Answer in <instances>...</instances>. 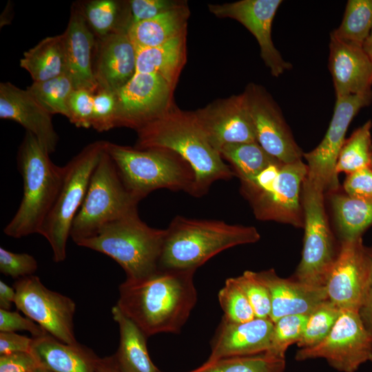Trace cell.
<instances>
[{"instance_id":"cell-1","label":"cell","mask_w":372,"mask_h":372,"mask_svg":"<svg viewBox=\"0 0 372 372\" xmlns=\"http://www.w3.org/2000/svg\"><path fill=\"white\" fill-rule=\"evenodd\" d=\"M195 271L159 269L141 280H125L116 306L147 338L179 333L197 302Z\"/></svg>"},{"instance_id":"cell-2","label":"cell","mask_w":372,"mask_h":372,"mask_svg":"<svg viewBox=\"0 0 372 372\" xmlns=\"http://www.w3.org/2000/svg\"><path fill=\"white\" fill-rule=\"evenodd\" d=\"M136 132L135 148L168 149L189 164L195 175L190 193L193 196L200 197L214 182L229 180L234 176L231 167L209 142L194 112L182 111L174 105Z\"/></svg>"},{"instance_id":"cell-3","label":"cell","mask_w":372,"mask_h":372,"mask_svg":"<svg viewBox=\"0 0 372 372\" xmlns=\"http://www.w3.org/2000/svg\"><path fill=\"white\" fill-rule=\"evenodd\" d=\"M165 229L159 260V269L164 270L196 271L220 252L260 238L254 227L180 216L175 217Z\"/></svg>"},{"instance_id":"cell-4","label":"cell","mask_w":372,"mask_h":372,"mask_svg":"<svg viewBox=\"0 0 372 372\" xmlns=\"http://www.w3.org/2000/svg\"><path fill=\"white\" fill-rule=\"evenodd\" d=\"M36 137L25 132L17 154L23 178V197L14 216L3 229L10 237L40 234L60 189L64 167L55 165Z\"/></svg>"},{"instance_id":"cell-5","label":"cell","mask_w":372,"mask_h":372,"mask_svg":"<svg viewBox=\"0 0 372 372\" xmlns=\"http://www.w3.org/2000/svg\"><path fill=\"white\" fill-rule=\"evenodd\" d=\"M165 234L166 229L148 226L135 211L76 245L107 255L121 265L126 280L138 281L159 270Z\"/></svg>"},{"instance_id":"cell-6","label":"cell","mask_w":372,"mask_h":372,"mask_svg":"<svg viewBox=\"0 0 372 372\" xmlns=\"http://www.w3.org/2000/svg\"><path fill=\"white\" fill-rule=\"evenodd\" d=\"M105 150L126 189L138 200L161 188L190 194L194 172L177 154L165 149H138L107 141Z\"/></svg>"},{"instance_id":"cell-7","label":"cell","mask_w":372,"mask_h":372,"mask_svg":"<svg viewBox=\"0 0 372 372\" xmlns=\"http://www.w3.org/2000/svg\"><path fill=\"white\" fill-rule=\"evenodd\" d=\"M107 141H96L64 167L62 183L40 234L50 243L54 262L66 258L67 242L74 219L85 198L92 173L105 149Z\"/></svg>"},{"instance_id":"cell-8","label":"cell","mask_w":372,"mask_h":372,"mask_svg":"<svg viewBox=\"0 0 372 372\" xmlns=\"http://www.w3.org/2000/svg\"><path fill=\"white\" fill-rule=\"evenodd\" d=\"M138 202L126 189L105 149L72 223L71 238L77 244L93 236L108 223L137 211Z\"/></svg>"},{"instance_id":"cell-9","label":"cell","mask_w":372,"mask_h":372,"mask_svg":"<svg viewBox=\"0 0 372 372\" xmlns=\"http://www.w3.org/2000/svg\"><path fill=\"white\" fill-rule=\"evenodd\" d=\"M301 190L304 236L293 278L313 288H326L337 255L324 209V192L307 176Z\"/></svg>"},{"instance_id":"cell-10","label":"cell","mask_w":372,"mask_h":372,"mask_svg":"<svg viewBox=\"0 0 372 372\" xmlns=\"http://www.w3.org/2000/svg\"><path fill=\"white\" fill-rule=\"evenodd\" d=\"M296 360L323 358L340 372H355L372 362V336L366 330L358 311L341 309L329 335L318 344L300 349Z\"/></svg>"},{"instance_id":"cell-11","label":"cell","mask_w":372,"mask_h":372,"mask_svg":"<svg viewBox=\"0 0 372 372\" xmlns=\"http://www.w3.org/2000/svg\"><path fill=\"white\" fill-rule=\"evenodd\" d=\"M14 305L59 340L74 344L75 302L69 297L48 289L37 276L23 277L15 281Z\"/></svg>"},{"instance_id":"cell-12","label":"cell","mask_w":372,"mask_h":372,"mask_svg":"<svg viewBox=\"0 0 372 372\" xmlns=\"http://www.w3.org/2000/svg\"><path fill=\"white\" fill-rule=\"evenodd\" d=\"M372 101V93L336 99L333 114L320 143L312 151L303 153L307 161V176L324 192L335 193L339 187L335 165L345 142L348 127L358 112Z\"/></svg>"},{"instance_id":"cell-13","label":"cell","mask_w":372,"mask_h":372,"mask_svg":"<svg viewBox=\"0 0 372 372\" xmlns=\"http://www.w3.org/2000/svg\"><path fill=\"white\" fill-rule=\"evenodd\" d=\"M173 87L155 73L136 72L115 92L116 127L138 129L174 106Z\"/></svg>"},{"instance_id":"cell-14","label":"cell","mask_w":372,"mask_h":372,"mask_svg":"<svg viewBox=\"0 0 372 372\" xmlns=\"http://www.w3.org/2000/svg\"><path fill=\"white\" fill-rule=\"evenodd\" d=\"M372 285V262L362 236L342 239L329 274L328 298L340 309L358 311Z\"/></svg>"},{"instance_id":"cell-15","label":"cell","mask_w":372,"mask_h":372,"mask_svg":"<svg viewBox=\"0 0 372 372\" xmlns=\"http://www.w3.org/2000/svg\"><path fill=\"white\" fill-rule=\"evenodd\" d=\"M307 172V165L301 159L283 164L268 189L245 195L256 218L304 227L300 194Z\"/></svg>"},{"instance_id":"cell-16","label":"cell","mask_w":372,"mask_h":372,"mask_svg":"<svg viewBox=\"0 0 372 372\" xmlns=\"http://www.w3.org/2000/svg\"><path fill=\"white\" fill-rule=\"evenodd\" d=\"M246 94L257 143L284 164L300 160L303 153L296 143L276 103L265 89L251 83Z\"/></svg>"},{"instance_id":"cell-17","label":"cell","mask_w":372,"mask_h":372,"mask_svg":"<svg viewBox=\"0 0 372 372\" xmlns=\"http://www.w3.org/2000/svg\"><path fill=\"white\" fill-rule=\"evenodd\" d=\"M281 0H241L223 4H209L211 13L220 18L234 19L243 25L256 39L260 56L273 76L292 68L283 59L271 39L273 18Z\"/></svg>"},{"instance_id":"cell-18","label":"cell","mask_w":372,"mask_h":372,"mask_svg":"<svg viewBox=\"0 0 372 372\" xmlns=\"http://www.w3.org/2000/svg\"><path fill=\"white\" fill-rule=\"evenodd\" d=\"M194 114L218 152L227 144L257 142L245 92L214 101Z\"/></svg>"},{"instance_id":"cell-19","label":"cell","mask_w":372,"mask_h":372,"mask_svg":"<svg viewBox=\"0 0 372 372\" xmlns=\"http://www.w3.org/2000/svg\"><path fill=\"white\" fill-rule=\"evenodd\" d=\"M0 118L19 123L33 134L49 154L55 152L59 136L52 114L27 90L10 82L0 83Z\"/></svg>"},{"instance_id":"cell-20","label":"cell","mask_w":372,"mask_h":372,"mask_svg":"<svg viewBox=\"0 0 372 372\" xmlns=\"http://www.w3.org/2000/svg\"><path fill=\"white\" fill-rule=\"evenodd\" d=\"M329 68L336 99L372 93V59L363 46L330 35Z\"/></svg>"},{"instance_id":"cell-21","label":"cell","mask_w":372,"mask_h":372,"mask_svg":"<svg viewBox=\"0 0 372 372\" xmlns=\"http://www.w3.org/2000/svg\"><path fill=\"white\" fill-rule=\"evenodd\" d=\"M136 57L127 30L98 38L94 74L99 88L116 92L125 85L136 72Z\"/></svg>"},{"instance_id":"cell-22","label":"cell","mask_w":372,"mask_h":372,"mask_svg":"<svg viewBox=\"0 0 372 372\" xmlns=\"http://www.w3.org/2000/svg\"><path fill=\"white\" fill-rule=\"evenodd\" d=\"M274 322L255 318L245 322L231 321L224 316L211 341L208 360L246 356L266 352L270 345Z\"/></svg>"},{"instance_id":"cell-23","label":"cell","mask_w":372,"mask_h":372,"mask_svg":"<svg viewBox=\"0 0 372 372\" xmlns=\"http://www.w3.org/2000/svg\"><path fill=\"white\" fill-rule=\"evenodd\" d=\"M63 36L66 74L74 88L86 89L94 93L99 88L93 62L96 40L76 3L72 7Z\"/></svg>"},{"instance_id":"cell-24","label":"cell","mask_w":372,"mask_h":372,"mask_svg":"<svg viewBox=\"0 0 372 372\" xmlns=\"http://www.w3.org/2000/svg\"><path fill=\"white\" fill-rule=\"evenodd\" d=\"M255 274L269 290L271 303L269 318L273 322L288 315H309L329 299L326 288H313L293 278H280L273 269Z\"/></svg>"},{"instance_id":"cell-25","label":"cell","mask_w":372,"mask_h":372,"mask_svg":"<svg viewBox=\"0 0 372 372\" xmlns=\"http://www.w3.org/2000/svg\"><path fill=\"white\" fill-rule=\"evenodd\" d=\"M31 353L51 372H96L100 358L79 342L67 344L49 333L32 338Z\"/></svg>"},{"instance_id":"cell-26","label":"cell","mask_w":372,"mask_h":372,"mask_svg":"<svg viewBox=\"0 0 372 372\" xmlns=\"http://www.w3.org/2000/svg\"><path fill=\"white\" fill-rule=\"evenodd\" d=\"M189 10L185 2L152 19L130 23L128 35L136 50L154 48L186 32Z\"/></svg>"},{"instance_id":"cell-27","label":"cell","mask_w":372,"mask_h":372,"mask_svg":"<svg viewBox=\"0 0 372 372\" xmlns=\"http://www.w3.org/2000/svg\"><path fill=\"white\" fill-rule=\"evenodd\" d=\"M112 314L119 329V344L113 355L121 372H161L150 359L146 335L116 305Z\"/></svg>"},{"instance_id":"cell-28","label":"cell","mask_w":372,"mask_h":372,"mask_svg":"<svg viewBox=\"0 0 372 372\" xmlns=\"http://www.w3.org/2000/svg\"><path fill=\"white\" fill-rule=\"evenodd\" d=\"M186 62V32L156 47L137 50L136 72L155 73L176 87Z\"/></svg>"},{"instance_id":"cell-29","label":"cell","mask_w":372,"mask_h":372,"mask_svg":"<svg viewBox=\"0 0 372 372\" xmlns=\"http://www.w3.org/2000/svg\"><path fill=\"white\" fill-rule=\"evenodd\" d=\"M19 65L30 74L33 82L66 74L63 34L45 37L24 52Z\"/></svg>"},{"instance_id":"cell-30","label":"cell","mask_w":372,"mask_h":372,"mask_svg":"<svg viewBox=\"0 0 372 372\" xmlns=\"http://www.w3.org/2000/svg\"><path fill=\"white\" fill-rule=\"evenodd\" d=\"M330 201L342 239L362 236L372 225V198H358L333 193Z\"/></svg>"},{"instance_id":"cell-31","label":"cell","mask_w":372,"mask_h":372,"mask_svg":"<svg viewBox=\"0 0 372 372\" xmlns=\"http://www.w3.org/2000/svg\"><path fill=\"white\" fill-rule=\"evenodd\" d=\"M218 152L223 160L230 163L240 181L251 180L271 165L280 162L257 142L227 144Z\"/></svg>"},{"instance_id":"cell-32","label":"cell","mask_w":372,"mask_h":372,"mask_svg":"<svg viewBox=\"0 0 372 372\" xmlns=\"http://www.w3.org/2000/svg\"><path fill=\"white\" fill-rule=\"evenodd\" d=\"M77 6L91 30L98 38L127 30L131 22V16L124 17L121 1L92 0Z\"/></svg>"},{"instance_id":"cell-33","label":"cell","mask_w":372,"mask_h":372,"mask_svg":"<svg viewBox=\"0 0 372 372\" xmlns=\"http://www.w3.org/2000/svg\"><path fill=\"white\" fill-rule=\"evenodd\" d=\"M372 31V0H349L340 26L331 35L363 46Z\"/></svg>"},{"instance_id":"cell-34","label":"cell","mask_w":372,"mask_h":372,"mask_svg":"<svg viewBox=\"0 0 372 372\" xmlns=\"http://www.w3.org/2000/svg\"><path fill=\"white\" fill-rule=\"evenodd\" d=\"M285 367V359L276 358L265 352L207 360L200 366L187 372H284Z\"/></svg>"},{"instance_id":"cell-35","label":"cell","mask_w":372,"mask_h":372,"mask_svg":"<svg viewBox=\"0 0 372 372\" xmlns=\"http://www.w3.org/2000/svg\"><path fill=\"white\" fill-rule=\"evenodd\" d=\"M372 122L367 121L347 139L339 153L335 171L347 174L371 165Z\"/></svg>"},{"instance_id":"cell-36","label":"cell","mask_w":372,"mask_h":372,"mask_svg":"<svg viewBox=\"0 0 372 372\" xmlns=\"http://www.w3.org/2000/svg\"><path fill=\"white\" fill-rule=\"evenodd\" d=\"M26 90L50 114H59L68 117V100L74 88L67 74L33 82Z\"/></svg>"},{"instance_id":"cell-37","label":"cell","mask_w":372,"mask_h":372,"mask_svg":"<svg viewBox=\"0 0 372 372\" xmlns=\"http://www.w3.org/2000/svg\"><path fill=\"white\" fill-rule=\"evenodd\" d=\"M340 311L329 299L318 306L308 315L303 333L297 343L298 347H311L322 341L331 331Z\"/></svg>"},{"instance_id":"cell-38","label":"cell","mask_w":372,"mask_h":372,"mask_svg":"<svg viewBox=\"0 0 372 372\" xmlns=\"http://www.w3.org/2000/svg\"><path fill=\"white\" fill-rule=\"evenodd\" d=\"M307 317L308 315H288L276 321L266 353L276 358L285 359L288 347L300 340Z\"/></svg>"},{"instance_id":"cell-39","label":"cell","mask_w":372,"mask_h":372,"mask_svg":"<svg viewBox=\"0 0 372 372\" xmlns=\"http://www.w3.org/2000/svg\"><path fill=\"white\" fill-rule=\"evenodd\" d=\"M218 298L225 318L233 322H245L256 318L249 300L234 278L226 280L218 292Z\"/></svg>"},{"instance_id":"cell-40","label":"cell","mask_w":372,"mask_h":372,"mask_svg":"<svg viewBox=\"0 0 372 372\" xmlns=\"http://www.w3.org/2000/svg\"><path fill=\"white\" fill-rule=\"evenodd\" d=\"M249 300L256 318H269L271 303L267 288L256 278L255 272L245 271L234 278Z\"/></svg>"},{"instance_id":"cell-41","label":"cell","mask_w":372,"mask_h":372,"mask_svg":"<svg viewBox=\"0 0 372 372\" xmlns=\"http://www.w3.org/2000/svg\"><path fill=\"white\" fill-rule=\"evenodd\" d=\"M116 127L115 92L98 88L94 94L92 127L102 132Z\"/></svg>"},{"instance_id":"cell-42","label":"cell","mask_w":372,"mask_h":372,"mask_svg":"<svg viewBox=\"0 0 372 372\" xmlns=\"http://www.w3.org/2000/svg\"><path fill=\"white\" fill-rule=\"evenodd\" d=\"M94 94L86 89H74L70 96L68 118L77 127H92Z\"/></svg>"},{"instance_id":"cell-43","label":"cell","mask_w":372,"mask_h":372,"mask_svg":"<svg viewBox=\"0 0 372 372\" xmlns=\"http://www.w3.org/2000/svg\"><path fill=\"white\" fill-rule=\"evenodd\" d=\"M37 269V261L32 255L0 248V271L5 276L19 279L33 275Z\"/></svg>"},{"instance_id":"cell-44","label":"cell","mask_w":372,"mask_h":372,"mask_svg":"<svg viewBox=\"0 0 372 372\" xmlns=\"http://www.w3.org/2000/svg\"><path fill=\"white\" fill-rule=\"evenodd\" d=\"M182 2L169 0H132L129 1L131 22L152 19L179 6Z\"/></svg>"},{"instance_id":"cell-45","label":"cell","mask_w":372,"mask_h":372,"mask_svg":"<svg viewBox=\"0 0 372 372\" xmlns=\"http://www.w3.org/2000/svg\"><path fill=\"white\" fill-rule=\"evenodd\" d=\"M17 331H28L33 338L48 333L30 318L23 317L17 311L0 309V332Z\"/></svg>"},{"instance_id":"cell-46","label":"cell","mask_w":372,"mask_h":372,"mask_svg":"<svg viewBox=\"0 0 372 372\" xmlns=\"http://www.w3.org/2000/svg\"><path fill=\"white\" fill-rule=\"evenodd\" d=\"M343 187L350 197L372 198L371 165L348 174Z\"/></svg>"},{"instance_id":"cell-47","label":"cell","mask_w":372,"mask_h":372,"mask_svg":"<svg viewBox=\"0 0 372 372\" xmlns=\"http://www.w3.org/2000/svg\"><path fill=\"white\" fill-rule=\"evenodd\" d=\"M39 366L31 352L0 355V372H34Z\"/></svg>"},{"instance_id":"cell-48","label":"cell","mask_w":372,"mask_h":372,"mask_svg":"<svg viewBox=\"0 0 372 372\" xmlns=\"http://www.w3.org/2000/svg\"><path fill=\"white\" fill-rule=\"evenodd\" d=\"M32 338L15 332H0V355L19 352H31Z\"/></svg>"},{"instance_id":"cell-49","label":"cell","mask_w":372,"mask_h":372,"mask_svg":"<svg viewBox=\"0 0 372 372\" xmlns=\"http://www.w3.org/2000/svg\"><path fill=\"white\" fill-rule=\"evenodd\" d=\"M358 313L364 327L372 336V285L367 292Z\"/></svg>"},{"instance_id":"cell-50","label":"cell","mask_w":372,"mask_h":372,"mask_svg":"<svg viewBox=\"0 0 372 372\" xmlns=\"http://www.w3.org/2000/svg\"><path fill=\"white\" fill-rule=\"evenodd\" d=\"M16 291L3 281H0V309L10 310L12 303L14 304Z\"/></svg>"},{"instance_id":"cell-51","label":"cell","mask_w":372,"mask_h":372,"mask_svg":"<svg viewBox=\"0 0 372 372\" xmlns=\"http://www.w3.org/2000/svg\"><path fill=\"white\" fill-rule=\"evenodd\" d=\"M96 372H121L114 355L99 358Z\"/></svg>"},{"instance_id":"cell-52","label":"cell","mask_w":372,"mask_h":372,"mask_svg":"<svg viewBox=\"0 0 372 372\" xmlns=\"http://www.w3.org/2000/svg\"><path fill=\"white\" fill-rule=\"evenodd\" d=\"M363 48L369 57L372 59V31L363 44Z\"/></svg>"},{"instance_id":"cell-53","label":"cell","mask_w":372,"mask_h":372,"mask_svg":"<svg viewBox=\"0 0 372 372\" xmlns=\"http://www.w3.org/2000/svg\"><path fill=\"white\" fill-rule=\"evenodd\" d=\"M34 372H51V371L40 365Z\"/></svg>"},{"instance_id":"cell-54","label":"cell","mask_w":372,"mask_h":372,"mask_svg":"<svg viewBox=\"0 0 372 372\" xmlns=\"http://www.w3.org/2000/svg\"><path fill=\"white\" fill-rule=\"evenodd\" d=\"M366 251L371 260V262H372V247H366Z\"/></svg>"},{"instance_id":"cell-55","label":"cell","mask_w":372,"mask_h":372,"mask_svg":"<svg viewBox=\"0 0 372 372\" xmlns=\"http://www.w3.org/2000/svg\"><path fill=\"white\" fill-rule=\"evenodd\" d=\"M371 167H372V159H371Z\"/></svg>"}]
</instances>
